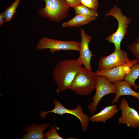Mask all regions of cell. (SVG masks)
I'll return each instance as SVG.
<instances>
[{
  "instance_id": "cell-1",
  "label": "cell",
  "mask_w": 139,
  "mask_h": 139,
  "mask_svg": "<svg viewBox=\"0 0 139 139\" xmlns=\"http://www.w3.org/2000/svg\"><path fill=\"white\" fill-rule=\"evenodd\" d=\"M82 65L79 58L75 59L63 60L57 64L53 69L52 73L57 85V93L69 89L70 85Z\"/></svg>"
},
{
  "instance_id": "cell-2",
  "label": "cell",
  "mask_w": 139,
  "mask_h": 139,
  "mask_svg": "<svg viewBox=\"0 0 139 139\" xmlns=\"http://www.w3.org/2000/svg\"><path fill=\"white\" fill-rule=\"evenodd\" d=\"M91 70L84 66L82 67L76 75L69 89L82 96L88 95L95 90L96 75Z\"/></svg>"
},
{
  "instance_id": "cell-3",
  "label": "cell",
  "mask_w": 139,
  "mask_h": 139,
  "mask_svg": "<svg viewBox=\"0 0 139 139\" xmlns=\"http://www.w3.org/2000/svg\"><path fill=\"white\" fill-rule=\"evenodd\" d=\"M111 16L118 21V26L116 32L108 36L106 38L109 42L114 44L115 50H121L120 43L127 33L128 25L130 23L132 19L123 14L121 10L117 5L114 6L107 13L105 17Z\"/></svg>"
},
{
  "instance_id": "cell-4",
  "label": "cell",
  "mask_w": 139,
  "mask_h": 139,
  "mask_svg": "<svg viewBox=\"0 0 139 139\" xmlns=\"http://www.w3.org/2000/svg\"><path fill=\"white\" fill-rule=\"evenodd\" d=\"M46 3L45 7L39 9L38 14L56 22H59L67 16L70 7L65 0H41Z\"/></svg>"
},
{
  "instance_id": "cell-5",
  "label": "cell",
  "mask_w": 139,
  "mask_h": 139,
  "mask_svg": "<svg viewBox=\"0 0 139 139\" xmlns=\"http://www.w3.org/2000/svg\"><path fill=\"white\" fill-rule=\"evenodd\" d=\"M80 42L74 40H62L44 37L38 42L36 46L38 50L49 49L54 53L62 50H76L79 51Z\"/></svg>"
},
{
  "instance_id": "cell-6",
  "label": "cell",
  "mask_w": 139,
  "mask_h": 139,
  "mask_svg": "<svg viewBox=\"0 0 139 139\" xmlns=\"http://www.w3.org/2000/svg\"><path fill=\"white\" fill-rule=\"evenodd\" d=\"M95 92L92 98L93 101L90 103L88 108L91 114L95 113L99 102L105 95L110 94H116V88L114 84L110 82L105 76L96 75Z\"/></svg>"
},
{
  "instance_id": "cell-7",
  "label": "cell",
  "mask_w": 139,
  "mask_h": 139,
  "mask_svg": "<svg viewBox=\"0 0 139 139\" xmlns=\"http://www.w3.org/2000/svg\"><path fill=\"white\" fill-rule=\"evenodd\" d=\"M53 103L55 105L54 108L48 111H41L40 114V117L45 119L46 115L50 112L61 116L66 114H71L74 116L79 119L83 131L84 132H86L89 126V115L83 113V108L80 105H77L75 109H70L63 106L60 102L57 100H54Z\"/></svg>"
},
{
  "instance_id": "cell-8",
  "label": "cell",
  "mask_w": 139,
  "mask_h": 139,
  "mask_svg": "<svg viewBox=\"0 0 139 139\" xmlns=\"http://www.w3.org/2000/svg\"><path fill=\"white\" fill-rule=\"evenodd\" d=\"M119 109L121 112V116L118 118L119 124H125L134 129L139 128V113L129 106L125 98L121 99Z\"/></svg>"
},
{
  "instance_id": "cell-9",
  "label": "cell",
  "mask_w": 139,
  "mask_h": 139,
  "mask_svg": "<svg viewBox=\"0 0 139 139\" xmlns=\"http://www.w3.org/2000/svg\"><path fill=\"white\" fill-rule=\"evenodd\" d=\"M126 52L123 50H115L111 54L102 57L98 64L99 70L106 71L122 65L130 61Z\"/></svg>"
},
{
  "instance_id": "cell-10",
  "label": "cell",
  "mask_w": 139,
  "mask_h": 139,
  "mask_svg": "<svg viewBox=\"0 0 139 139\" xmlns=\"http://www.w3.org/2000/svg\"><path fill=\"white\" fill-rule=\"evenodd\" d=\"M138 62L136 59L131 60L124 65L115 67L106 71H96V75H101L106 77L112 83L124 80L125 75L129 71L130 68Z\"/></svg>"
},
{
  "instance_id": "cell-11",
  "label": "cell",
  "mask_w": 139,
  "mask_h": 139,
  "mask_svg": "<svg viewBox=\"0 0 139 139\" xmlns=\"http://www.w3.org/2000/svg\"><path fill=\"white\" fill-rule=\"evenodd\" d=\"M81 40L79 51L80 59L82 65L90 69H92L91 60L93 56L89 48V44L91 41V37L87 34L83 29L81 30Z\"/></svg>"
},
{
  "instance_id": "cell-12",
  "label": "cell",
  "mask_w": 139,
  "mask_h": 139,
  "mask_svg": "<svg viewBox=\"0 0 139 139\" xmlns=\"http://www.w3.org/2000/svg\"><path fill=\"white\" fill-rule=\"evenodd\" d=\"M51 126L49 123L36 125L33 122L23 130L27 133L22 135V139H44L45 135L44 132L45 129Z\"/></svg>"
},
{
  "instance_id": "cell-13",
  "label": "cell",
  "mask_w": 139,
  "mask_h": 139,
  "mask_svg": "<svg viewBox=\"0 0 139 139\" xmlns=\"http://www.w3.org/2000/svg\"><path fill=\"white\" fill-rule=\"evenodd\" d=\"M117 89V92L114 98L111 101L112 105L117 103L121 96L124 95H130L136 98L139 102V93L133 90L131 86L124 80L114 83Z\"/></svg>"
},
{
  "instance_id": "cell-14",
  "label": "cell",
  "mask_w": 139,
  "mask_h": 139,
  "mask_svg": "<svg viewBox=\"0 0 139 139\" xmlns=\"http://www.w3.org/2000/svg\"><path fill=\"white\" fill-rule=\"evenodd\" d=\"M119 110L116 105L108 106L98 113L89 117V120L93 122H101L105 123L108 120L115 116Z\"/></svg>"
},
{
  "instance_id": "cell-15",
  "label": "cell",
  "mask_w": 139,
  "mask_h": 139,
  "mask_svg": "<svg viewBox=\"0 0 139 139\" xmlns=\"http://www.w3.org/2000/svg\"><path fill=\"white\" fill-rule=\"evenodd\" d=\"M95 19L77 14L71 20L63 23L62 25L63 27H78L87 24Z\"/></svg>"
},
{
  "instance_id": "cell-16",
  "label": "cell",
  "mask_w": 139,
  "mask_h": 139,
  "mask_svg": "<svg viewBox=\"0 0 139 139\" xmlns=\"http://www.w3.org/2000/svg\"><path fill=\"white\" fill-rule=\"evenodd\" d=\"M139 77V63H137L130 68L129 72L125 75L124 80L131 86L137 90L139 89V86L135 84V81Z\"/></svg>"
},
{
  "instance_id": "cell-17",
  "label": "cell",
  "mask_w": 139,
  "mask_h": 139,
  "mask_svg": "<svg viewBox=\"0 0 139 139\" xmlns=\"http://www.w3.org/2000/svg\"><path fill=\"white\" fill-rule=\"evenodd\" d=\"M74 8L76 15L80 14L87 17L95 18L98 15L97 11L90 9L81 4H80Z\"/></svg>"
},
{
  "instance_id": "cell-18",
  "label": "cell",
  "mask_w": 139,
  "mask_h": 139,
  "mask_svg": "<svg viewBox=\"0 0 139 139\" xmlns=\"http://www.w3.org/2000/svg\"><path fill=\"white\" fill-rule=\"evenodd\" d=\"M21 0H15L9 7H7L3 12L5 22L10 21L12 19L14 14L16 13L17 8Z\"/></svg>"
},
{
  "instance_id": "cell-19",
  "label": "cell",
  "mask_w": 139,
  "mask_h": 139,
  "mask_svg": "<svg viewBox=\"0 0 139 139\" xmlns=\"http://www.w3.org/2000/svg\"><path fill=\"white\" fill-rule=\"evenodd\" d=\"M57 128L54 126H52L51 128L45 134L46 139H63L57 133Z\"/></svg>"
},
{
  "instance_id": "cell-20",
  "label": "cell",
  "mask_w": 139,
  "mask_h": 139,
  "mask_svg": "<svg viewBox=\"0 0 139 139\" xmlns=\"http://www.w3.org/2000/svg\"><path fill=\"white\" fill-rule=\"evenodd\" d=\"M80 1L81 4L97 11L98 7V0H80Z\"/></svg>"
},
{
  "instance_id": "cell-21",
  "label": "cell",
  "mask_w": 139,
  "mask_h": 139,
  "mask_svg": "<svg viewBox=\"0 0 139 139\" xmlns=\"http://www.w3.org/2000/svg\"><path fill=\"white\" fill-rule=\"evenodd\" d=\"M128 48L134 55L138 62L139 63V41H135L129 46Z\"/></svg>"
},
{
  "instance_id": "cell-22",
  "label": "cell",
  "mask_w": 139,
  "mask_h": 139,
  "mask_svg": "<svg viewBox=\"0 0 139 139\" xmlns=\"http://www.w3.org/2000/svg\"><path fill=\"white\" fill-rule=\"evenodd\" d=\"M70 7L74 8L80 4V0H65Z\"/></svg>"
},
{
  "instance_id": "cell-23",
  "label": "cell",
  "mask_w": 139,
  "mask_h": 139,
  "mask_svg": "<svg viewBox=\"0 0 139 139\" xmlns=\"http://www.w3.org/2000/svg\"><path fill=\"white\" fill-rule=\"evenodd\" d=\"M5 22L3 12L0 13V26H1Z\"/></svg>"
},
{
  "instance_id": "cell-24",
  "label": "cell",
  "mask_w": 139,
  "mask_h": 139,
  "mask_svg": "<svg viewBox=\"0 0 139 139\" xmlns=\"http://www.w3.org/2000/svg\"><path fill=\"white\" fill-rule=\"evenodd\" d=\"M135 42L139 41V37H138L135 40Z\"/></svg>"
}]
</instances>
